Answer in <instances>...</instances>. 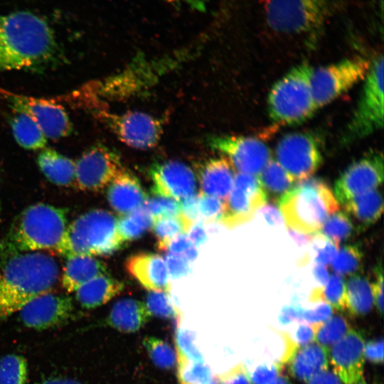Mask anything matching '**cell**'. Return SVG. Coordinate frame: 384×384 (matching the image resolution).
I'll return each mask as SVG.
<instances>
[{"mask_svg": "<svg viewBox=\"0 0 384 384\" xmlns=\"http://www.w3.org/2000/svg\"><path fill=\"white\" fill-rule=\"evenodd\" d=\"M58 51L54 32L42 17L24 11L0 15V71L43 68Z\"/></svg>", "mask_w": 384, "mask_h": 384, "instance_id": "cell-1", "label": "cell"}, {"mask_svg": "<svg viewBox=\"0 0 384 384\" xmlns=\"http://www.w3.org/2000/svg\"><path fill=\"white\" fill-rule=\"evenodd\" d=\"M59 273L56 260L43 252L0 255V319L50 292Z\"/></svg>", "mask_w": 384, "mask_h": 384, "instance_id": "cell-2", "label": "cell"}, {"mask_svg": "<svg viewBox=\"0 0 384 384\" xmlns=\"http://www.w3.org/2000/svg\"><path fill=\"white\" fill-rule=\"evenodd\" d=\"M68 211L47 203L25 208L0 243V255L28 252L57 253L68 228Z\"/></svg>", "mask_w": 384, "mask_h": 384, "instance_id": "cell-3", "label": "cell"}, {"mask_svg": "<svg viewBox=\"0 0 384 384\" xmlns=\"http://www.w3.org/2000/svg\"><path fill=\"white\" fill-rule=\"evenodd\" d=\"M277 203L289 230L306 234L318 233L327 218L339 210L329 186L311 177L295 183Z\"/></svg>", "mask_w": 384, "mask_h": 384, "instance_id": "cell-4", "label": "cell"}, {"mask_svg": "<svg viewBox=\"0 0 384 384\" xmlns=\"http://www.w3.org/2000/svg\"><path fill=\"white\" fill-rule=\"evenodd\" d=\"M124 243L117 231L116 217L107 210L93 209L68 225L57 253L66 258L107 256L119 250Z\"/></svg>", "mask_w": 384, "mask_h": 384, "instance_id": "cell-5", "label": "cell"}, {"mask_svg": "<svg viewBox=\"0 0 384 384\" xmlns=\"http://www.w3.org/2000/svg\"><path fill=\"white\" fill-rule=\"evenodd\" d=\"M314 68L307 63L292 68L272 87L267 99L272 120L286 125L301 124L317 110L311 90Z\"/></svg>", "mask_w": 384, "mask_h": 384, "instance_id": "cell-6", "label": "cell"}, {"mask_svg": "<svg viewBox=\"0 0 384 384\" xmlns=\"http://www.w3.org/2000/svg\"><path fill=\"white\" fill-rule=\"evenodd\" d=\"M333 14L332 0H266L265 19L272 31L316 38Z\"/></svg>", "mask_w": 384, "mask_h": 384, "instance_id": "cell-7", "label": "cell"}, {"mask_svg": "<svg viewBox=\"0 0 384 384\" xmlns=\"http://www.w3.org/2000/svg\"><path fill=\"white\" fill-rule=\"evenodd\" d=\"M383 57L370 62L357 107L346 127L343 141L363 139L383 127Z\"/></svg>", "mask_w": 384, "mask_h": 384, "instance_id": "cell-8", "label": "cell"}, {"mask_svg": "<svg viewBox=\"0 0 384 384\" xmlns=\"http://www.w3.org/2000/svg\"><path fill=\"white\" fill-rule=\"evenodd\" d=\"M370 65L366 58L353 57L314 69L311 85L317 110L365 79Z\"/></svg>", "mask_w": 384, "mask_h": 384, "instance_id": "cell-9", "label": "cell"}, {"mask_svg": "<svg viewBox=\"0 0 384 384\" xmlns=\"http://www.w3.org/2000/svg\"><path fill=\"white\" fill-rule=\"evenodd\" d=\"M275 154L277 162L297 181L311 177L322 162L320 145L309 133L284 136L277 145Z\"/></svg>", "mask_w": 384, "mask_h": 384, "instance_id": "cell-10", "label": "cell"}, {"mask_svg": "<svg viewBox=\"0 0 384 384\" xmlns=\"http://www.w3.org/2000/svg\"><path fill=\"white\" fill-rule=\"evenodd\" d=\"M267 199L258 176L238 173L234 176L232 189L224 201L219 223L228 229L245 224L253 218Z\"/></svg>", "mask_w": 384, "mask_h": 384, "instance_id": "cell-11", "label": "cell"}, {"mask_svg": "<svg viewBox=\"0 0 384 384\" xmlns=\"http://www.w3.org/2000/svg\"><path fill=\"white\" fill-rule=\"evenodd\" d=\"M0 94L16 112L26 114L39 126L46 138L69 135L72 124L65 110L54 101L18 95L3 89Z\"/></svg>", "mask_w": 384, "mask_h": 384, "instance_id": "cell-12", "label": "cell"}, {"mask_svg": "<svg viewBox=\"0 0 384 384\" xmlns=\"http://www.w3.org/2000/svg\"><path fill=\"white\" fill-rule=\"evenodd\" d=\"M97 117L127 146L139 149L155 146L162 134L161 122L141 112L112 114L99 111Z\"/></svg>", "mask_w": 384, "mask_h": 384, "instance_id": "cell-13", "label": "cell"}, {"mask_svg": "<svg viewBox=\"0 0 384 384\" xmlns=\"http://www.w3.org/2000/svg\"><path fill=\"white\" fill-rule=\"evenodd\" d=\"M213 150L227 156L238 173L258 176L271 159L267 146L260 139L243 136H213L208 139Z\"/></svg>", "mask_w": 384, "mask_h": 384, "instance_id": "cell-14", "label": "cell"}, {"mask_svg": "<svg viewBox=\"0 0 384 384\" xmlns=\"http://www.w3.org/2000/svg\"><path fill=\"white\" fill-rule=\"evenodd\" d=\"M119 156L104 145L92 146L75 162L74 185L96 191L109 185L122 169Z\"/></svg>", "mask_w": 384, "mask_h": 384, "instance_id": "cell-15", "label": "cell"}, {"mask_svg": "<svg viewBox=\"0 0 384 384\" xmlns=\"http://www.w3.org/2000/svg\"><path fill=\"white\" fill-rule=\"evenodd\" d=\"M384 175L381 152L370 153L352 163L340 175L334 186V196L344 204L350 199L377 189Z\"/></svg>", "mask_w": 384, "mask_h": 384, "instance_id": "cell-16", "label": "cell"}, {"mask_svg": "<svg viewBox=\"0 0 384 384\" xmlns=\"http://www.w3.org/2000/svg\"><path fill=\"white\" fill-rule=\"evenodd\" d=\"M73 311L70 297L50 291L30 301L17 313L25 326L41 331L65 324L71 318Z\"/></svg>", "mask_w": 384, "mask_h": 384, "instance_id": "cell-17", "label": "cell"}, {"mask_svg": "<svg viewBox=\"0 0 384 384\" xmlns=\"http://www.w3.org/2000/svg\"><path fill=\"white\" fill-rule=\"evenodd\" d=\"M284 341L285 349L279 363L287 366L295 378L307 382L319 373L329 369V351L315 342L300 346L291 336L278 331Z\"/></svg>", "mask_w": 384, "mask_h": 384, "instance_id": "cell-18", "label": "cell"}, {"mask_svg": "<svg viewBox=\"0 0 384 384\" xmlns=\"http://www.w3.org/2000/svg\"><path fill=\"white\" fill-rule=\"evenodd\" d=\"M152 193L178 201L196 194L194 173L187 165L176 161L154 164L149 169Z\"/></svg>", "mask_w": 384, "mask_h": 384, "instance_id": "cell-19", "label": "cell"}, {"mask_svg": "<svg viewBox=\"0 0 384 384\" xmlns=\"http://www.w3.org/2000/svg\"><path fill=\"white\" fill-rule=\"evenodd\" d=\"M363 336L351 329L329 351L334 372L344 384H354L363 377L365 356Z\"/></svg>", "mask_w": 384, "mask_h": 384, "instance_id": "cell-20", "label": "cell"}, {"mask_svg": "<svg viewBox=\"0 0 384 384\" xmlns=\"http://www.w3.org/2000/svg\"><path fill=\"white\" fill-rule=\"evenodd\" d=\"M128 273L149 292L171 289L170 277L164 259L158 254L143 252L126 261Z\"/></svg>", "mask_w": 384, "mask_h": 384, "instance_id": "cell-21", "label": "cell"}, {"mask_svg": "<svg viewBox=\"0 0 384 384\" xmlns=\"http://www.w3.org/2000/svg\"><path fill=\"white\" fill-rule=\"evenodd\" d=\"M107 198L112 209L124 215L142 207L147 196L139 179L122 169L109 184Z\"/></svg>", "mask_w": 384, "mask_h": 384, "instance_id": "cell-22", "label": "cell"}, {"mask_svg": "<svg viewBox=\"0 0 384 384\" xmlns=\"http://www.w3.org/2000/svg\"><path fill=\"white\" fill-rule=\"evenodd\" d=\"M233 166L225 157L210 159L198 171L201 193L225 201L234 181Z\"/></svg>", "mask_w": 384, "mask_h": 384, "instance_id": "cell-23", "label": "cell"}, {"mask_svg": "<svg viewBox=\"0 0 384 384\" xmlns=\"http://www.w3.org/2000/svg\"><path fill=\"white\" fill-rule=\"evenodd\" d=\"M151 314L144 303L132 298L117 301L106 319L107 324L124 333H134L144 327Z\"/></svg>", "mask_w": 384, "mask_h": 384, "instance_id": "cell-24", "label": "cell"}, {"mask_svg": "<svg viewBox=\"0 0 384 384\" xmlns=\"http://www.w3.org/2000/svg\"><path fill=\"white\" fill-rule=\"evenodd\" d=\"M107 273L106 265L95 257L73 256L67 258L61 274V284L67 292L72 293L91 279Z\"/></svg>", "mask_w": 384, "mask_h": 384, "instance_id": "cell-25", "label": "cell"}, {"mask_svg": "<svg viewBox=\"0 0 384 384\" xmlns=\"http://www.w3.org/2000/svg\"><path fill=\"white\" fill-rule=\"evenodd\" d=\"M356 233L366 230L380 217L383 210L382 195L377 189L358 195L343 204Z\"/></svg>", "mask_w": 384, "mask_h": 384, "instance_id": "cell-26", "label": "cell"}, {"mask_svg": "<svg viewBox=\"0 0 384 384\" xmlns=\"http://www.w3.org/2000/svg\"><path fill=\"white\" fill-rule=\"evenodd\" d=\"M124 289L122 282L104 274L80 287L75 292V297L81 306L91 309L105 304Z\"/></svg>", "mask_w": 384, "mask_h": 384, "instance_id": "cell-27", "label": "cell"}, {"mask_svg": "<svg viewBox=\"0 0 384 384\" xmlns=\"http://www.w3.org/2000/svg\"><path fill=\"white\" fill-rule=\"evenodd\" d=\"M38 165L43 175L52 183L60 186L74 185L75 162L51 149L42 150L38 156Z\"/></svg>", "mask_w": 384, "mask_h": 384, "instance_id": "cell-28", "label": "cell"}, {"mask_svg": "<svg viewBox=\"0 0 384 384\" xmlns=\"http://www.w3.org/2000/svg\"><path fill=\"white\" fill-rule=\"evenodd\" d=\"M374 304L372 284L361 274L346 282V310L353 316L368 314Z\"/></svg>", "mask_w": 384, "mask_h": 384, "instance_id": "cell-29", "label": "cell"}, {"mask_svg": "<svg viewBox=\"0 0 384 384\" xmlns=\"http://www.w3.org/2000/svg\"><path fill=\"white\" fill-rule=\"evenodd\" d=\"M258 177L267 196H270L277 202L293 188L296 181L276 159L272 158Z\"/></svg>", "mask_w": 384, "mask_h": 384, "instance_id": "cell-30", "label": "cell"}, {"mask_svg": "<svg viewBox=\"0 0 384 384\" xmlns=\"http://www.w3.org/2000/svg\"><path fill=\"white\" fill-rule=\"evenodd\" d=\"M11 127L18 144L26 149L36 150L45 147L47 138L39 126L26 114L16 112Z\"/></svg>", "mask_w": 384, "mask_h": 384, "instance_id": "cell-31", "label": "cell"}, {"mask_svg": "<svg viewBox=\"0 0 384 384\" xmlns=\"http://www.w3.org/2000/svg\"><path fill=\"white\" fill-rule=\"evenodd\" d=\"M152 223V215L143 206L117 219V231L124 242L142 236L151 228Z\"/></svg>", "mask_w": 384, "mask_h": 384, "instance_id": "cell-32", "label": "cell"}, {"mask_svg": "<svg viewBox=\"0 0 384 384\" xmlns=\"http://www.w3.org/2000/svg\"><path fill=\"white\" fill-rule=\"evenodd\" d=\"M311 302H323L339 311L346 310V282L337 274L329 275L323 286L314 288L309 296Z\"/></svg>", "mask_w": 384, "mask_h": 384, "instance_id": "cell-33", "label": "cell"}, {"mask_svg": "<svg viewBox=\"0 0 384 384\" xmlns=\"http://www.w3.org/2000/svg\"><path fill=\"white\" fill-rule=\"evenodd\" d=\"M310 324L314 331V342L329 351L351 329L347 320L341 315L331 316L324 321Z\"/></svg>", "mask_w": 384, "mask_h": 384, "instance_id": "cell-34", "label": "cell"}, {"mask_svg": "<svg viewBox=\"0 0 384 384\" xmlns=\"http://www.w3.org/2000/svg\"><path fill=\"white\" fill-rule=\"evenodd\" d=\"M363 259V252L358 245H346L338 248L331 262V267L335 274L342 277H351L361 273Z\"/></svg>", "mask_w": 384, "mask_h": 384, "instance_id": "cell-35", "label": "cell"}, {"mask_svg": "<svg viewBox=\"0 0 384 384\" xmlns=\"http://www.w3.org/2000/svg\"><path fill=\"white\" fill-rule=\"evenodd\" d=\"M318 233L338 247L348 240L356 230L348 215L345 212L338 210L327 218Z\"/></svg>", "mask_w": 384, "mask_h": 384, "instance_id": "cell-36", "label": "cell"}, {"mask_svg": "<svg viewBox=\"0 0 384 384\" xmlns=\"http://www.w3.org/2000/svg\"><path fill=\"white\" fill-rule=\"evenodd\" d=\"M177 375L180 384H208L213 379L204 361L176 358Z\"/></svg>", "mask_w": 384, "mask_h": 384, "instance_id": "cell-37", "label": "cell"}, {"mask_svg": "<svg viewBox=\"0 0 384 384\" xmlns=\"http://www.w3.org/2000/svg\"><path fill=\"white\" fill-rule=\"evenodd\" d=\"M28 364L24 357L8 354L0 358V384H26Z\"/></svg>", "mask_w": 384, "mask_h": 384, "instance_id": "cell-38", "label": "cell"}, {"mask_svg": "<svg viewBox=\"0 0 384 384\" xmlns=\"http://www.w3.org/2000/svg\"><path fill=\"white\" fill-rule=\"evenodd\" d=\"M191 226L181 215L153 218L151 229L158 240L157 248L175 236L187 233Z\"/></svg>", "mask_w": 384, "mask_h": 384, "instance_id": "cell-39", "label": "cell"}, {"mask_svg": "<svg viewBox=\"0 0 384 384\" xmlns=\"http://www.w3.org/2000/svg\"><path fill=\"white\" fill-rule=\"evenodd\" d=\"M143 345L152 363L161 369H171L176 364V353L172 346L165 341L146 336Z\"/></svg>", "mask_w": 384, "mask_h": 384, "instance_id": "cell-40", "label": "cell"}, {"mask_svg": "<svg viewBox=\"0 0 384 384\" xmlns=\"http://www.w3.org/2000/svg\"><path fill=\"white\" fill-rule=\"evenodd\" d=\"M145 305L151 316L176 320L181 317L178 309L174 304L169 292H150L146 295Z\"/></svg>", "mask_w": 384, "mask_h": 384, "instance_id": "cell-41", "label": "cell"}, {"mask_svg": "<svg viewBox=\"0 0 384 384\" xmlns=\"http://www.w3.org/2000/svg\"><path fill=\"white\" fill-rule=\"evenodd\" d=\"M181 317L176 319L175 345L176 358L203 361V358L193 343L192 334L181 324Z\"/></svg>", "mask_w": 384, "mask_h": 384, "instance_id": "cell-42", "label": "cell"}, {"mask_svg": "<svg viewBox=\"0 0 384 384\" xmlns=\"http://www.w3.org/2000/svg\"><path fill=\"white\" fill-rule=\"evenodd\" d=\"M142 206L152 215L153 218L176 216L181 213L180 201L158 195L147 197Z\"/></svg>", "mask_w": 384, "mask_h": 384, "instance_id": "cell-43", "label": "cell"}, {"mask_svg": "<svg viewBox=\"0 0 384 384\" xmlns=\"http://www.w3.org/2000/svg\"><path fill=\"white\" fill-rule=\"evenodd\" d=\"M198 195L201 220L208 223L219 222L224 209V201L202 193Z\"/></svg>", "mask_w": 384, "mask_h": 384, "instance_id": "cell-44", "label": "cell"}, {"mask_svg": "<svg viewBox=\"0 0 384 384\" xmlns=\"http://www.w3.org/2000/svg\"><path fill=\"white\" fill-rule=\"evenodd\" d=\"M313 245L314 261L316 265H329L334 258L338 247L319 233L315 234Z\"/></svg>", "mask_w": 384, "mask_h": 384, "instance_id": "cell-45", "label": "cell"}, {"mask_svg": "<svg viewBox=\"0 0 384 384\" xmlns=\"http://www.w3.org/2000/svg\"><path fill=\"white\" fill-rule=\"evenodd\" d=\"M219 384H252L250 373L242 363H238L215 377Z\"/></svg>", "mask_w": 384, "mask_h": 384, "instance_id": "cell-46", "label": "cell"}, {"mask_svg": "<svg viewBox=\"0 0 384 384\" xmlns=\"http://www.w3.org/2000/svg\"><path fill=\"white\" fill-rule=\"evenodd\" d=\"M282 366L277 363L259 366L250 375L252 384H269L281 374Z\"/></svg>", "mask_w": 384, "mask_h": 384, "instance_id": "cell-47", "label": "cell"}, {"mask_svg": "<svg viewBox=\"0 0 384 384\" xmlns=\"http://www.w3.org/2000/svg\"><path fill=\"white\" fill-rule=\"evenodd\" d=\"M170 278L176 279L186 276L191 270V262L181 255L167 254L164 259Z\"/></svg>", "mask_w": 384, "mask_h": 384, "instance_id": "cell-48", "label": "cell"}, {"mask_svg": "<svg viewBox=\"0 0 384 384\" xmlns=\"http://www.w3.org/2000/svg\"><path fill=\"white\" fill-rule=\"evenodd\" d=\"M194 246L187 233H181L167 241L159 248L167 254L183 255L189 248Z\"/></svg>", "mask_w": 384, "mask_h": 384, "instance_id": "cell-49", "label": "cell"}, {"mask_svg": "<svg viewBox=\"0 0 384 384\" xmlns=\"http://www.w3.org/2000/svg\"><path fill=\"white\" fill-rule=\"evenodd\" d=\"M181 213L182 218L191 225L200 219L198 209V195L194 194L181 201Z\"/></svg>", "mask_w": 384, "mask_h": 384, "instance_id": "cell-50", "label": "cell"}, {"mask_svg": "<svg viewBox=\"0 0 384 384\" xmlns=\"http://www.w3.org/2000/svg\"><path fill=\"white\" fill-rule=\"evenodd\" d=\"M334 312V308L327 304H319L314 309L302 311V320L309 324L320 323L330 318Z\"/></svg>", "mask_w": 384, "mask_h": 384, "instance_id": "cell-51", "label": "cell"}, {"mask_svg": "<svg viewBox=\"0 0 384 384\" xmlns=\"http://www.w3.org/2000/svg\"><path fill=\"white\" fill-rule=\"evenodd\" d=\"M375 282L372 284L374 304L380 316L383 312V272L382 263L379 262L375 267Z\"/></svg>", "mask_w": 384, "mask_h": 384, "instance_id": "cell-52", "label": "cell"}, {"mask_svg": "<svg viewBox=\"0 0 384 384\" xmlns=\"http://www.w3.org/2000/svg\"><path fill=\"white\" fill-rule=\"evenodd\" d=\"M383 340H370L364 344V356L370 362L381 363L384 356Z\"/></svg>", "mask_w": 384, "mask_h": 384, "instance_id": "cell-53", "label": "cell"}, {"mask_svg": "<svg viewBox=\"0 0 384 384\" xmlns=\"http://www.w3.org/2000/svg\"><path fill=\"white\" fill-rule=\"evenodd\" d=\"M302 311L303 308L297 302L284 306L279 315V321L283 325L289 324L294 321H303Z\"/></svg>", "mask_w": 384, "mask_h": 384, "instance_id": "cell-54", "label": "cell"}, {"mask_svg": "<svg viewBox=\"0 0 384 384\" xmlns=\"http://www.w3.org/2000/svg\"><path fill=\"white\" fill-rule=\"evenodd\" d=\"M187 234L193 245L197 248L203 244L207 239V232L203 221L198 220L193 223Z\"/></svg>", "mask_w": 384, "mask_h": 384, "instance_id": "cell-55", "label": "cell"}, {"mask_svg": "<svg viewBox=\"0 0 384 384\" xmlns=\"http://www.w3.org/2000/svg\"><path fill=\"white\" fill-rule=\"evenodd\" d=\"M267 223L271 225H279L282 223V216L277 206L272 203H265L260 210Z\"/></svg>", "mask_w": 384, "mask_h": 384, "instance_id": "cell-56", "label": "cell"}, {"mask_svg": "<svg viewBox=\"0 0 384 384\" xmlns=\"http://www.w3.org/2000/svg\"><path fill=\"white\" fill-rule=\"evenodd\" d=\"M306 383V384H344L334 371L329 369L319 373Z\"/></svg>", "mask_w": 384, "mask_h": 384, "instance_id": "cell-57", "label": "cell"}, {"mask_svg": "<svg viewBox=\"0 0 384 384\" xmlns=\"http://www.w3.org/2000/svg\"><path fill=\"white\" fill-rule=\"evenodd\" d=\"M173 6L185 7L191 11L203 12L208 9V5L211 0H167Z\"/></svg>", "mask_w": 384, "mask_h": 384, "instance_id": "cell-58", "label": "cell"}, {"mask_svg": "<svg viewBox=\"0 0 384 384\" xmlns=\"http://www.w3.org/2000/svg\"><path fill=\"white\" fill-rule=\"evenodd\" d=\"M296 343L300 346L307 345L314 342V331L311 324H301L295 334Z\"/></svg>", "mask_w": 384, "mask_h": 384, "instance_id": "cell-59", "label": "cell"}, {"mask_svg": "<svg viewBox=\"0 0 384 384\" xmlns=\"http://www.w3.org/2000/svg\"><path fill=\"white\" fill-rule=\"evenodd\" d=\"M313 275L316 280L321 284L324 285L329 280V274L327 269L321 265H315L312 270Z\"/></svg>", "mask_w": 384, "mask_h": 384, "instance_id": "cell-60", "label": "cell"}, {"mask_svg": "<svg viewBox=\"0 0 384 384\" xmlns=\"http://www.w3.org/2000/svg\"><path fill=\"white\" fill-rule=\"evenodd\" d=\"M289 230L291 236L298 243L299 245H306L310 242H312L316 234H306L295 232L291 230Z\"/></svg>", "mask_w": 384, "mask_h": 384, "instance_id": "cell-61", "label": "cell"}, {"mask_svg": "<svg viewBox=\"0 0 384 384\" xmlns=\"http://www.w3.org/2000/svg\"><path fill=\"white\" fill-rule=\"evenodd\" d=\"M37 384H81L80 382L67 378L55 377L43 380Z\"/></svg>", "mask_w": 384, "mask_h": 384, "instance_id": "cell-62", "label": "cell"}, {"mask_svg": "<svg viewBox=\"0 0 384 384\" xmlns=\"http://www.w3.org/2000/svg\"><path fill=\"white\" fill-rule=\"evenodd\" d=\"M269 384H292V383L287 377L280 374L279 376H277L274 380H272Z\"/></svg>", "mask_w": 384, "mask_h": 384, "instance_id": "cell-63", "label": "cell"}, {"mask_svg": "<svg viewBox=\"0 0 384 384\" xmlns=\"http://www.w3.org/2000/svg\"><path fill=\"white\" fill-rule=\"evenodd\" d=\"M354 384H368L365 380L363 377H361L356 383Z\"/></svg>", "mask_w": 384, "mask_h": 384, "instance_id": "cell-64", "label": "cell"}]
</instances>
